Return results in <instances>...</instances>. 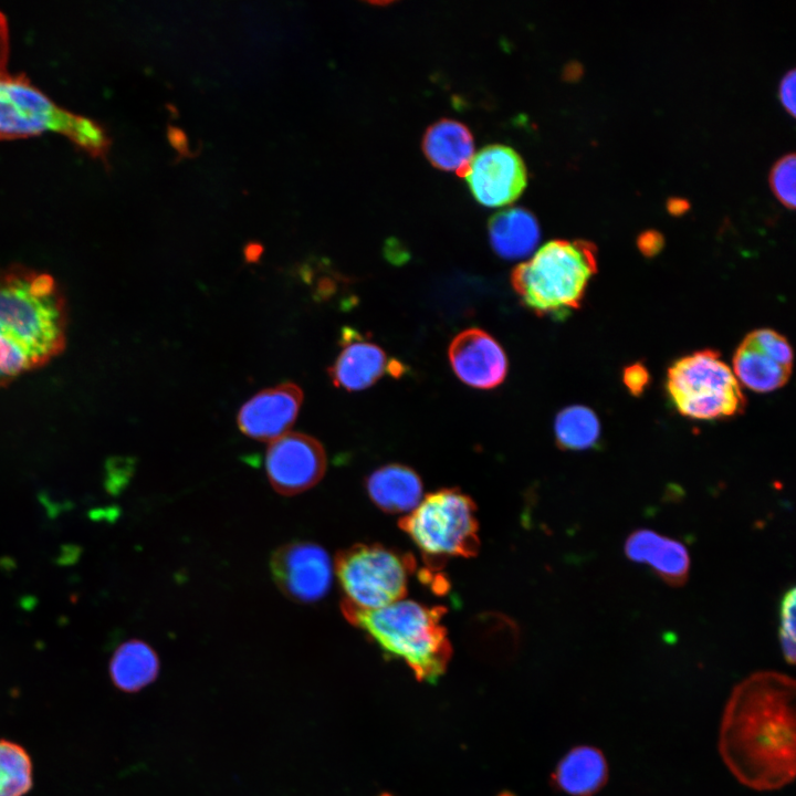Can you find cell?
<instances>
[{
	"mask_svg": "<svg viewBox=\"0 0 796 796\" xmlns=\"http://www.w3.org/2000/svg\"><path fill=\"white\" fill-rule=\"evenodd\" d=\"M720 755L732 775L758 792L795 777V681L776 671L750 674L732 690L721 720Z\"/></svg>",
	"mask_w": 796,
	"mask_h": 796,
	"instance_id": "obj_1",
	"label": "cell"
},
{
	"mask_svg": "<svg viewBox=\"0 0 796 796\" xmlns=\"http://www.w3.org/2000/svg\"><path fill=\"white\" fill-rule=\"evenodd\" d=\"M66 329V301L50 274L0 269V387L60 355Z\"/></svg>",
	"mask_w": 796,
	"mask_h": 796,
	"instance_id": "obj_2",
	"label": "cell"
},
{
	"mask_svg": "<svg viewBox=\"0 0 796 796\" xmlns=\"http://www.w3.org/2000/svg\"><path fill=\"white\" fill-rule=\"evenodd\" d=\"M341 609L386 654L404 661L419 681L434 682L446 671L452 651L442 625L446 608L401 599L371 610L343 604Z\"/></svg>",
	"mask_w": 796,
	"mask_h": 796,
	"instance_id": "obj_3",
	"label": "cell"
},
{
	"mask_svg": "<svg viewBox=\"0 0 796 796\" xmlns=\"http://www.w3.org/2000/svg\"><path fill=\"white\" fill-rule=\"evenodd\" d=\"M597 272V254L585 240H552L511 274L521 303L538 316L566 317L577 310Z\"/></svg>",
	"mask_w": 796,
	"mask_h": 796,
	"instance_id": "obj_4",
	"label": "cell"
},
{
	"mask_svg": "<svg viewBox=\"0 0 796 796\" xmlns=\"http://www.w3.org/2000/svg\"><path fill=\"white\" fill-rule=\"evenodd\" d=\"M59 133L91 155L105 157L109 139L94 122L56 105L24 75L0 76V139Z\"/></svg>",
	"mask_w": 796,
	"mask_h": 796,
	"instance_id": "obj_5",
	"label": "cell"
},
{
	"mask_svg": "<svg viewBox=\"0 0 796 796\" xmlns=\"http://www.w3.org/2000/svg\"><path fill=\"white\" fill-rule=\"evenodd\" d=\"M476 507L459 489H441L425 496L399 527L412 540L431 567L449 557H472L480 547Z\"/></svg>",
	"mask_w": 796,
	"mask_h": 796,
	"instance_id": "obj_6",
	"label": "cell"
},
{
	"mask_svg": "<svg viewBox=\"0 0 796 796\" xmlns=\"http://www.w3.org/2000/svg\"><path fill=\"white\" fill-rule=\"evenodd\" d=\"M666 387L674 408L692 419L727 418L745 407L733 370L711 349L674 362L668 369Z\"/></svg>",
	"mask_w": 796,
	"mask_h": 796,
	"instance_id": "obj_7",
	"label": "cell"
},
{
	"mask_svg": "<svg viewBox=\"0 0 796 796\" xmlns=\"http://www.w3.org/2000/svg\"><path fill=\"white\" fill-rule=\"evenodd\" d=\"M413 567L411 556L380 544H355L338 552L335 569L345 595L342 604L371 610L404 599Z\"/></svg>",
	"mask_w": 796,
	"mask_h": 796,
	"instance_id": "obj_8",
	"label": "cell"
},
{
	"mask_svg": "<svg viewBox=\"0 0 796 796\" xmlns=\"http://www.w3.org/2000/svg\"><path fill=\"white\" fill-rule=\"evenodd\" d=\"M326 463L321 442L300 432H286L271 441L265 455L268 479L282 495H295L317 484Z\"/></svg>",
	"mask_w": 796,
	"mask_h": 796,
	"instance_id": "obj_9",
	"label": "cell"
},
{
	"mask_svg": "<svg viewBox=\"0 0 796 796\" xmlns=\"http://www.w3.org/2000/svg\"><path fill=\"white\" fill-rule=\"evenodd\" d=\"M270 567L276 586L295 601H317L332 584L329 556L312 542H292L279 547L271 557Z\"/></svg>",
	"mask_w": 796,
	"mask_h": 796,
	"instance_id": "obj_10",
	"label": "cell"
},
{
	"mask_svg": "<svg viewBox=\"0 0 796 796\" xmlns=\"http://www.w3.org/2000/svg\"><path fill=\"white\" fill-rule=\"evenodd\" d=\"M473 197L486 207L505 206L524 190L527 180L521 156L511 147L492 144L481 148L460 175Z\"/></svg>",
	"mask_w": 796,
	"mask_h": 796,
	"instance_id": "obj_11",
	"label": "cell"
},
{
	"mask_svg": "<svg viewBox=\"0 0 796 796\" xmlns=\"http://www.w3.org/2000/svg\"><path fill=\"white\" fill-rule=\"evenodd\" d=\"M792 365L793 349L787 339L773 329L760 328L736 348L733 374L748 389L768 392L787 383Z\"/></svg>",
	"mask_w": 796,
	"mask_h": 796,
	"instance_id": "obj_12",
	"label": "cell"
},
{
	"mask_svg": "<svg viewBox=\"0 0 796 796\" xmlns=\"http://www.w3.org/2000/svg\"><path fill=\"white\" fill-rule=\"evenodd\" d=\"M451 367L470 387L492 389L506 377L509 362L500 343L488 332L471 327L460 332L448 348Z\"/></svg>",
	"mask_w": 796,
	"mask_h": 796,
	"instance_id": "obj_13",
	"label": "cell"
},
{
	"mask_svg": "<svg viewBox=\"0 0 796 796\" xmlns=\"http://www.w3.org/2000/svg\"><path fill=\"white\" fill-rule=\"evenodd\" d=\"M302 401V389L294 383L264 389L241 407L238 427L252 439L273 441L293 426Z\"/></svg>",
	"mask_w": 796,
	"mask_h": 796,
	"instance_id": "obj_14",
	"label": "cell"
},
{
	"mask_svg": "<svg viewBox=\"0 0 796 796\" xmlns=\"http://www.w3.org/2000/svg\"><path fill=\"white\" fill-rule=\"evenodd\" d=\"M405 368L388 359L377 344L366 341L353 329H344L343 349L328 368L335 387L357 391L373 386L385 374L400 376Z\"/></svg>",
	"mask_w": 796,
	"mask_h": 796,
	"instance_id": "obj_15",
	"label": "cell"
},
{
	"mask_svg": "<svg viewBox=\"0 0 796 796\" xmlns=\"http://www.w3.org/2000/svg\"><path fill=\"white\" fill-rule=\"evenodd\" d=\"M625 553L636 563L652 567L664 583L683 585L689 577L690 555L679 541L642 528L632 532L626 540Z\"/></svg>",
	"mask_w": 796,
	"mask_h": 796,
	"instance_id": "obj_16",
	"label": "cell"
},
{
	"mask_svg": "<svg viewBox=\"0 0 796 796\" xmlns=\"http://www.w3.org/2000/svg\"><path fill=\"white\" fill-rule=\"evenodd\" d=\"M608 764L604 753L591 745L567 751L552 773V784L569 796H594L607 783Z\"/></svg>",
	"mask_w": 796,
	"mask_h": 796,
	"instance_id": "obj_17",
	"label": "cell"
},
{
	"mask_svg": "<svg viewBox=\"0 0 796 796\" xmlns=\"http://www.w3.org/2000/svg\"><path fill=\"white\" fill-rule=\"evenodd\" d=\"M367 493L386 513L411 512L422 500V482L411 468L390 463L375 470L366 480Z\"/></svg>",
	"mask_w": 796,
	"mask_h": 796,
	"instance_id": "obj_18",
	"label": "cell"
},
{
	"mask_svg": "<svg viewBox=\"0 0 796 796\" xmlns=\"http://www.w3.org/2000/svg\"><path fill=\"white\" fill-rule=\"evenodd\" d=\"M422 148L434 167L455 171L459 176L474 155L471 132L464 124L450 118H441L427 128Z\"/></svg>",
	"mask_w": 796,
	"mask_h": 796,
	"instance_id": "obj_19",
	"label": "cell"
},
{
	"mask_svg": "<svg viewBox=\"0 0 796 796\" xmlns=\"http://www.w3.org/2000/svg\"><path fill=\"white\" fill-rule=\"evenodd\" d=\"M490 243L495 253L507 260L525 258L540 241V227L532 212L509 208L493 214L488 224Z\"/></svg>",
	"mask_w": 796,
	"mask_h": 796,
	"instance_id": "obj_20",
	"label": "cell"
},
{
	"mask_svg": "<svg viewBox=\"0 0 796 796\" xmlns=\"http://www.w3.org/2000/svg\"><path fill=\"white\" fill-rule=\"evenodd\" d=\"M108 669L117 689L136 692L157 678L159 660L148 643L139 639H130L114 651Z\"/></svg>",
	"mask_w": 796,
	"mask_h": 796,
	"instance_id": "obj_21",
	"label": "cell"
},
{
	"mask_svg": "<svg viewBox=\"0 0 796 796\" xmlns=\"http://www.w3.org/2000/svg\"><path fill=\"white\" fill-rule=\"evenodd\" d=\"M554 432L561 449L582 451L593 448L598 442L600 423L588 407L569 406L557 413Z\"/></svg>",
	"mask_w": 796,
	"mask_h": 796,
	"instance_id": "obj_22",
	"label": "cell"
},
{
	"mask_svg": "<svg viewBox=\"0 0 796 796\" xmlns=\"http://www.w3.org/2000/svg\"><path fill=\"white\" fill-rule=\"evenodd\" d=\"M33 786V765L28 751L0 739V796H24Z\"/></svg>",
	"mask_w": 796,
	"mask_h": 796,
	"instance_id": "obj_23",
	"label": "cell"
},
{
	"mask_svg": "<svg viewBox=\"0 0 796 796\" xmlns=\"http://www.w3.org/2000/svg\"><path fill=\"white\" fill-rule=\"evenodd\" d=\"M795 587L792 586L785 591L779 604L778 637L783 656L789 664L795 662Z\"/></svg>",
	"mask_w": 796,
	"mask_h": 796,
	"instance_id": "obj_24",
	"label": "cell"
},
{
	"mask_svg": "<svg viewBox=\"0 0 796 796\" xmlns=\"http://www.w3.org/2000/svg\"><path fill=\"white\" fill-rule=\"evenodd\" d=\"M795 155L789 154L781 158L773 167L769 176L771 187L778 200L788 208L795 207Z\"/></svg>",
	"mask_w": 796,
	"mask_h": 796,
	"instance_id": "obj_25",
	"label": "cell"
},
{
	"mask_svg": "<svg viewBox=\"0 0 796 796\" xmlns=\"http://www.w3.org/2000/svg\"><path fill=\"white\" fill-rule=\"evenodd\" d=\"M624 383L633 396H639L649 383V374L641 364H632L624 370Z\"/></svg>",
	"mask_w": 796,
	"mask_h": 796,
	"instance_id": "obj_26",
	"label": "cell"
},
{
	"mask_svg": "<svg viewBox=\"0 0 796 796\" xmlns=\"http://www.w3.org/2000/svg\"><path fill=\"white\" fill-rule=\"evenodd\" d=\"M167 138L170 146L177 151V161L182 158H193L195 153L189 148V140L184 129L178 126L167 125Z\"/></svg>",
	"mask_w": 796,
	"mask_h": 796,
	"instance_id": "obj_27",
	"label": "cell"
},
{
	"mask_svg": "<svg viewBox=\"0 0 796 796\" xmlns=\"http://www.w3.org/2000/svg\"><path fill=\"white\" fill-rule=\"evenodd\" d=\"M795 71H789L782 80L779 85V98L783 104V106L787 109V112L794 116L795 115Z\"/></svg>",
	"mask_w": 796,
	"mask_h": 796,
	"instance_id": "obj_28",
	"label": "cell"
},
{
	"mask_svg": "<svg viewBox=\"0 0 796 796\" xmlns=\"http://www.w3.org/2000/svg\"><path fill=\"white\" fill-rule=\"evenodd\" d=\"M663 245L661 234L656 231L643 232L638 239L640 251L648 256L657 254Z\"/></svg>",
	"mask_w": 796,
	"mask_h": 796,
	"instance_id": "obj_29",
	"label": "cell"
},
{
	"mask_svg": "<svg viewBox=\"0 0 796 796\" xmlns=\"http://www.w3.org/2000/svg\"><path fill=\"white\" fill-rule=\"evenodd\" d=\"M9 56V33L4 15L0 12V76L7 73Z\"/></svg>",
	"mask_w": 796,
	"mask_h": 796,
	"instance_id": "obj_30",
	"label": "cell"
},
{
	"mask_svg": "<svg viewBox=\"0 0 796 796\" xmlns=\"http://www.w3.org/2000/svg\"><path fill=\"white\" fill-rule=\"evenodd\" d=\"M263 248L256 242L249 243L244 249V255L248 261H255L262 253Z\"/></svg>",
	"mask_w": 796,
	"mask_h": 796,
	"instance_id": "obj_31",
	"label": "cell"
}]
</instances>
